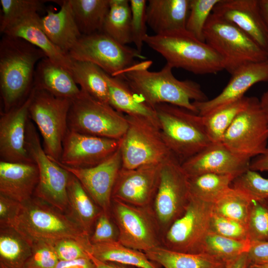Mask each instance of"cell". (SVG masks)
<instances>
[{"mask_svg":"<svg viewBox=\"0 0 268 268\" xmlns=\"http://www.w3.org/2000/svg\"><path fill=\"white\" fill-rule=\"evenodd\" d=\"M151 61L136 63L117 75H121L132 90L154 108L160 104L177 106L198 114L193 102L208 100L201 85L191 80H180L168 64L158 71L148 68Z\"/></svg>","mask_w":268,"mask_h":268,"instance_id":"6da1fadb","label":"cell"},{"mask_svg":"<svg viewBox=\"0 0 268 268\" xmlns=\"http://www.w3.org/2000/svg\"><path fill=\"white\" fill-rule=\"evenodd\" d=\"M44 53L19 37L3 34L0 42V89L4 112L23 101L34 85L36 67Z\"/></svg>","mask_w":268,"mask_h":268,"instance_id":"7a4b0ae2","label":"cell"},{"mask_svg":"<svg viewBox=\"0 0 268 268\" xmlns=\"http://www.w3.org/2000/svg\"><path fill=\"white\" fill-rule=\"evenodd\" d=\"M9 227L15 229L32 244L53 243L67 238L90 240L89 236L69 214L34 196L20 203Z\"/></svg>","mask_w":268,"mask_h":268,"instance_id":"3957f363","label":"cell"},{"mask_svg":"<svg viewBox=\"0 0 268 268\" xmlns=\"http://www.w3.org/2000/svg\"><path fill=\"white\" fill-rule=\"evenodd\" d=\"M144 43L160 54L173 68H181L196 74H215L225 69L219 55L205 42L186 30L147 34Z\"/></svg>","mask_w":268,"mask_h":268,"instance_id":"277c9868","label":"cell"},{"mask_svg":"<svg viewBox=\"0 0 268 268\" xmlns=\"http://www.w3.org/2000/svg\"><path fill=\"white\" fill-rule=\"evenodd\" d=\"M154 109L162 138L181 163L212 143L198 114L166 103L157 105Z\"/></svg>","mask_w":268,"mask_h":268,"instance_id":"5b68a950","label":"cell"},{"mask_svg":"<svg viewBox=\"0 0 268 268\" xmlns=\"http://www.w3.org/2000/svg\"><path fill=\"white\" fill-rule=\"evenodd\" d=\"M205 42L222 58L231 75L250 63L268 60V54L230 21L212 12L204 28Z\"/></svg>","mask_w":268,"mask_h":268,"instance_id":"8992f818","label":"cell"},{"mask_svg":"<svg viewBox=\"0 0 268 268\" xmlns=\"http://www.w3.org/2000/svg\"><path fill=\"white\" fill-rule=\"evenodd\" d=\"M67 127L69 131L84 134L121 139L128 123L126 115L81 90L71 100Z\"/></svg>","mask_w":268,"mask_h":268,"instance_id":"52a82bcc","label":"cell"},{"mask_svg":"<svg viewBox=\"0 0 268 268\" xmlns=\"http://www.w3.org/2000/svg\"><path fill=\"white\" fill-rule=\"evenodd\" d=\"M126 116L128 127L120 146L122 168L161 163L172 155L159 127L143 118Z\"/></svg>","mask_w":268,"mask_h":268,"instance_id":"ba28073f","label":"cell"},{"mask_svg":"<svg viewBox=\"0 0 268 268\" xmlns=\"http://www.w3.org/2000/svg\"><path fill=\"white\" fill-rule=\"evenodd\" d=\"M189 177L172 154L162 162L151 207L162 236L185 212L190 200Z\"/></svg>","mask_w":268,"mask_h":268,"instance_id":"9c48e42d","label":"cell"},{"mask_svg":"<svg viewBox=\"0 0 268 268\" xmlns=\"http://www.w3.org/2000/svg\"><path fill=\"white\" fill-rule=\"evenodd\" d=\"M26 148L38 169L39 180L34 197L67 213V185L70 173L46 153L36 128L29 120L26 131Z\"/></svg>","mask_w":268,"mask_h":268,"instance_id":"30bf717a","label":"cell"},{"mask_svg":"<svg viewBox=\"0 0 268 268\" xmlns=\"http://www.w3.org/2000/svg\"><path fill=\"white\" fill-rule=\"evenodd\" d=\"M71 100L56 97L33 87L29 118L35 123L43 139L46 153L60 161L63 143L68 131L67 118Z\"/></svg>","mask_w":268,"mask_h":268,"instance_id":"8fae6325","label":"cell"},{"mask_svg":"<svg viewBox=\"0 0 268 268\" xmlns=\"http://www.w3.org/2000/svg\"><path fill=\"white\" fill-rule=\"evenodd\" d=\"M111 214L123 245L143 252L162 246V234L151 206H137L112 199Z\"/></svg>","mask_w":268,"mask_h":268,"instance_id":"7c38bea8","label":"cell"},{"mask_svg":"<svg viewBox=\"0 0 268 268\" xmlns=\"http://www.w3.org/2000/svg\"><path fill=\"white\" fill-rule=\"evenodd\" d=\"M68 56L73 61L92 63L112 76L136 63L135 58L146 59L135 48L119 43L103 31L82 35Z\"/></svg>","mask_w":268,"mask_h":268,"instance_id":"4fadbf2b","label":"cell"},{"mask_svg":"<svg viewBox=\"0 0 268 268\" xmlns=\"http://www.w3.org/2000/svg\"><path fill=\"white\" fill-rule=\"evenodd\" d=\"M221 142L233 152L250 159L267 151L268 121L258 98L251 97L249 104L234 120Z\"/></svg>","mask_w":268,"mask_h":268,"instance_id":"5bb4252c","label":"cell"},{"mask_svg":"<svg viewBox=\"0 0 268 268\" xmlns=\"http://www.w3.org/2000/svg\"><path fill=\"white\" fill-rule=\"evenodd\" d=\"M212 213L213 203L191 196L185 212L163 234L162 246L179 252L202 253Z\"/></svg>","mask_w":268,"mask_h":268,"instance_id":"9a60e30c","label":"cell"},{"mask_svg":"<svg viewBox=\"0 0 268 268\" xmlns=\"http://www.w3.org/2000/svg\"><path fill=\"white\" fill-rule=\"evenodd\" d=\"M120 144L121 139L84 134L68 130L59 162L73 168L94 167L114 153Z\"/></svg>","mask_w":268,"mask_h":268,"instance_id":"2e32d148","label":"cell"},{"mask_svg":"<svg viewBox=\"0 0 268 268\" xmlns=\"http://www.w3.org/2000/svg\"><path fill=\"white\" fill-rule=\"evenodd\" d=\"M55 161L77 179L102 210L111 213L113 190L122 167L120 148L106 160L90 168L70 167Z\"/></svg>","mask_w":268,"mask_h":268,"instance_id":"e0dca14e","label":"cell"},{"mask_svg":"<svg viewBox=\"0 0 268 268\" xmlns=\"http://www.w3.org/2000/svg\"><path fill=\"white\" fill-rule=\"evenodd\" d=\"M162 163L134 169L121 168L112 192V199L141 207L151 206L160 178Z\"/></svg>","mask_w":268,"mask_h":268,"instance_id":"ac0fdd59","label":"cell"},{"mask_svg":"<svg viewBox=\"0 0 268 268\" xmlns=\"http://www.w3.org/2000/svg\"><path fill=\"white\" fill-rule=\"evenodd\" d=\"M33 88L21 103L3 113L0 118L1 161L9 162H34L26 148V131Z\"/></svg>","mask_w":268,"mask_h":268,"instance_id":"d6986e66","label":"cell"},{"mask_svg":"<svg viewBox=\"0 0 268 268\" xmlns=\"http://www.w3.org/2000/svg\"><path fill=\"white\" fill-rule=\"evenodd\" d=\"M251 160L233 152L222 142H212L181 165L188 177L210 173L236 178L250 169Z\"/></svg>","mask_w":268,"mask_h":268,"instance_id":"ffe728a7","label":"cell"},{"mask_svg":"<svg viewBox=\"0 0 268 268\" xmlns=\"http://www.w3.org/2000/svg\"><path fill=\"white\" fill-rule=\"evenodd\" d=\"M212 12L236 25L268 54V25L259 0H220Z\"/></svg>","mask_w":268,"mask_h":268,"instance_id":"44dd1931","label":"cell"},{"mask_svg":"<svg viewBox=\"0 0 268 268\" xmlns=\"http://www.w3.org/2000/svg\"><path fill=\"white\" fill-rule=\"evenodd\" d=\"M268 81V60L245 65L232 74L231 78L221 92L210 100L193 102L198 114L201 116L239 100L253 85Z\"/></svg>","mask_w":268,"mask_h":268,"instance_id":"7402d4cb","label":"cell"},{"mask_svg":"<svg viewBox=\"0 0 268 268\" xmlns=\"http://www.w3.org/2000/svg\"><path fill=\"white\" fill-rule=\"evenodd\" d=\"M38 180L35 162H0V195L23 203L34 196Z\"/></svg>","mask_w":268,"mask_h":268,"instance_id":"603a6c76","label":"cell"},{"mask_svg":"<svg viewBox=\"0 0 268 268\" xmlns=\"http://www.w3.org/2000/svg\"><path fill=\"white\" fill-rule=\"evenodd\" d=\"M60 9H47L41 17V27L51 42L65 53L74 46L82 36L75 22L70 0H58Z\"/></svg>","mask_w":268,"mask_h":268,"instance_id":"cb8c5ba5","label":"cell"},{"mask_svg":"<svg viewBox=\"0 0 268 268\" xmlns=\"http://www.w3.org/2000/svg\"><path fill=\"white\" fill-rule=\"evenodd\" d=\"M190 0H148L146 11L147 24L154 34L186 30Z\"/></svg>","mask_w":268,"mask_h":268,"instance_id":"d4e9b609","label":"cell"},{"mask_svg":"<svg viewBox=\"0 0 268 268\" xmlns=\"http://www.w3.org/2000/svg\"><path fill=\"white\" fill-rule=\"evenodd\" d=\"M40 18L38 13L30 14L6 29L3 34L25 40L70 72L73 61L49 39L41 27Z\"/></svg>","mask_w":268,"mask_h":268,"instance_id":"484cf974","label":"cell"},{"mask_svg":"<svg viewBox=\"0 0 268 268\" xmlns=\"http://www.w3.org/2000/svg\"><path fill=\"white\" fill-rule=\"evenodd\" d=\"M33 87L56 97L70 100L81 93L70 72L47 57L41 60L36 67Z\"/></svg>","mask_w":268,"mask_h":268,"instance_id":"4316f807","label":"cell"},{"mask_svg":"<svg viewBox=\"0 0 268 268\" xmlns=\"http://www.w3.org/2000/svg\"><path fill=\"white\" fill-rule=\"evenodd\" d=\"M106 76L110 105L126 115L147 119L160 128L155 109L135 93L121 75L107 73Z\"/></svg>","mask_w":268,"mask_h":268,"instance_id":"83f0119b","label":"cell"},{"mask_svg":"<svg viewBox=\"0 0 268 268\" xmlns=\"http://www.w3.org/2000/svg\"><path fill=\"white\" fill-rule=\"evenodd\" d=\"M67 196L68 214L90 237L102 209L94 202L77 179L70 173Z\"/></svg>","mask_w":268,"mask_h":268,"instance_id":"f1b7e54d","label":"cell"},{"mask_svg":"<svg viewBox=\"0 0 268 268\" xmlns=\"http://www.w3.org/2000/svg\"><path fill=\"white\" fill-rule=\"evenodd\" d=\"M152 261L164 268H224L226 264L205 253L189 254L163 246L144 252Z\"/></svg>","mask_w":268,"mask_h":268,"instance_id":"f546056e","label":"cell"},{"mask_svg":"<svg viewBox=\"0 0 268 268\" xmlns=\"http://www.w3.org/2000/svg\"><path fill=\"white\" fill-rule=\"evenodd\" d=\"M92 256L103 262L114 263L137 268H159L142 251L127 247L119 241L92 244Z\"/></svg>","mask_w":268,"mask_h":268,"instance_id":"4dcf8cb0","label":"cell"},{"mask_svg":"<svg viewBox=\"0 0 268 268\" xmlns=\"http://www.w3.org/2000/svg\"><path fill=\"white\" fill-rule=\"evenodd\" d=\"M72 61L70 73L80 89L93 98L109 104L106 72L92 63Z\"/></svg>","mask_w":268,"mask_h":268,"instance_id":"1f68e13d","label":"cell"},{"mask_svg":"<svg viewBox=\"0 0 268 268\" xmlns=\"http://www.w3.org/2000/svg\"><path fill=\"white\" fill-rule=\"evenodd\" d=\"M74 17L82 35L103 31L110 0H70Z\"/></svg>","mask_w":268,"mask_h":268,"instance_id":"d6a6232c","label":"cell"},{"mask_svg":"<svg viewBox=\"0 0 268 268\" xmlns=\"http://www.w3.org/2000/svg\"><path fill=\"white\" fill-rule=\"evenodd\" d=\"M32 244L11 227L0 231V268H23Z\"/></svg>","mask_w":268,"mask_h":268,"instance_id":"836d02e7","label":"cell"},{"mask_svg":"<svg viewBox=\"0 0 268 268\" xmlns=\"http://www.w3.org/2000/svg\"><path fill=\"white\" fill-rule=\"evenodd\" d=\"M250 100L251 97L245 96L201 116L206 132L212 142L222 141L227 130L237 116L247 107Z\"/></svg>","mask_w":268,"mask_h":268,"instance_id":"e575fe53","label":"cell"},{"mask_svg":"<svg viewBox=\"0 0 268 268\" xmlns=\"http://www.w3.org/2000/svg\"><path fill=\"white\" fill-rule=\"evenodd\" d=\"M188 177L190 195L212 203L231 187L235 178L230 175L210 173Z\"/></svg>","mask_w":268,"mask_h":268,"instance_id":"d590c367","label":"cell"},{"mask_svg":"<svg viewBox=\"0 0 268 268\" xmlns=\"http://www.w3.org/2000/svg\"><path fill=\"white\" fill-rule=\"evenodd\" d=\"M131 16L129 0H110L103 32L121 44L132 43Z\"/></svg>","mask_w":268,"mask_h":268,"instance_id":"8d00e7d4","label":"cell"},{"mask_svg":"<svg viewBox=\"0 0 268 268\" xmlns=\"http://www.w3.org/2000/svg\"><path fill=\"white\" fill-rule=\"evenodd\" d=\"M252 201L244 192L231 187L213 203V212L247 225Z\"/></svg>","mask_w":268,"mask_h":268,"instance_id":"74e56055","label":"cell"},{"mask_svg":"<svg viewBox=\"0 0 268 268\" xmlns=\"http://www.w3.org/2000/svg\"><path fill=\"white\" fill-rule=\"evenodd\" d=\"M251 241L224 237L209 231L204 240L202 253H205L227 264L247 253Z\"/></svg>","mask_w":268,"mask_h":268,"instance_id":"f35d334b","label":"cell"},{"mask_svg":"<svg viewBox=\"0 0 268 268\" xmlns=\"http://www.w3.org/2000/svg\"><path fill=\"white\" fill-rule=\"evenodd\" d=\"M47 1L41 0H0L2 14L0 31H4L28 15L38 13Z\"/></svg>","mask_w":268,"mask_h":268,"instance_id":"ab89813d","label":"cell"},{"mask_svg":"<svg viewBox=\"0 0 268 268\" xmlns=\"http://www.w3.org/2000/svg\"><path fill=\"white\" fill-rule=\"evenodd\" d=\"M219 0H190L186 30L199 40L205 42L203 34L205 25Z\"/></svg>","mask_w":268,"mask_h":268,"instance_id":"60d3db41","label":"cell"},{"mask_svg":"<svg viewBox=\"0 0 268 268\" xmlns=\"http://www.w3.org/2000/svg\"><path fill=\"white\" fill-rule=\"evenodd\" d=\"M231 187L238 189L259 201L268 200V178L249 169L233 181Z\"/></svg>","mask_w":268,"mask_h":268,"instance_id":"b9f144b4","label":"cell"},{"mask_svg":"<svg viewBox=\"0 0 268 268\" xmlns=\"http://www.w3.org/2000/svg\"><path fill=\"white\" fill-rule=\"evenodd\" d=\"M247 227L251 242L268 241V207L264 201L253 200Z\"/></svg>","mask_w":268,"mask_h":268,"instance_id":"7bdbcfd3","label":"cell"},{"mask_svg":"<svg viewBox=\"0 0 268 268\" xmlns=\"http://www.w3.org/2000/svg\"><path fill=\"white\" fill-rule=\"evenodd\" d=\"M131 9V34L135 49L141 53L144 40L147 34L146 7L145 0H130Z\"/></svg>","mask_w":268,"mask_h":268,"instance_id":"ee69618b","label":"cell"},{"mask_svg":"<svg viewBox=\"0 0 268 268\" xmlns=\"http://www.w3.org/2000/svg\"><path fill=\"white\" fill-rule=\"evenodd\" d=\"M210 231L234 239L249 240L246 225L213 212L210 220Z\"/></svg>","mask_w":268,"mask_h":268,"instance_id":"f6af8a7d","label":"cell"},{"mask_svg":"<svg viewBox=\"0 0 268 268\" xmlns=\"http://www.w3.org/2000/svg\"><path fill=\"white\" fill-rule=\"evenodd\" d=\"M59 261L53 243L38 242L32 244L23 268H55Z\"/></svg>","mask_w":268,"mask_h":268,"instance_id":"bcb514c9","label":"cell"},{"mask_svg":"<svg viewBox=\"0 0 268 268\" xmlns=\"http://www.w3.org/2000/svg\"><path fill=\"white\" fill-rule=\"evenodd\" d=\"M59 261H70L89 257L91 245L90 240L79 241L74 239H63L53 243Z\"/></svg>","mask_w":268,"mask_h":268,"instance_id":"7dc6e473","label":"cell"},{"mask_svg":"<svg viewBox=\"0 0 268 268\" xmlns=\"http://www.w3.org/2000/svg\"><path fill=\"white\" fill-rule=\"evenodd\" d=\"M119 236V230L111 214L102 210L90 236L91 243L97 244L118 241Z\"/></svg>","mask_w":268,"mask_h":268,"instance_id":"c3c4849f","label":"cell"},{"mask_svg":"<svg viewBox=\"0 0 268 268\" xmlns=\"http://www.w3.org/2000/svg\"><path fill=\"white\" fill-rule=\"evenodd\" d=\"M20 202L0 195V228L9 227L19 210Z\"/></svg>","mask_w":268,"mask_h":268,"instance_id":"681fc988","label":"cell"},{"mask_svg":"<svg viewBox=\"0 0 268 268\" xmlns=\"http://www.w3.org/2000/svg\"><path fill=\"white\" fill-rule=\"evenodd\" d=\"M247 256L250 264L260 265L268 263V241L251 242Z\"/></svg>","mask_w":268,"mask_h":268,"instance_id":"f907efd6","label":"cell"},{"mask_svg":"<svg viewBox=\"0 0 268 268\" xmlns=\"http://www.w3.org/2000/svg\"><path fill=\"white\" fill-rule=\"evenodd\" d=\"M55 268H96V267L93 261L89 257L70 261H59Z\"/></svg>","mask_w":268,"mask_h":268,"instance_id":"816d5d0a","label":"cell"},{"mask_svg":"<svg viewBox=\"0 0 268 268\" xmlns=\"http://www.w3.org/2000/svg\"><path fill=\"white\" fill-rule=\"evenodd\" d=\"M250 169L257 172L268 171V147L265 153L251 160Z\"/></svg>","mask_w":268,"mask_h":268,"instance_id":"f5cc1de1","label":"cell"},{"mask_svg":"<svg viewBox=\"0 0 268 268\" xmlns=\"http://www.w3.org/2000/svg\"><path fill=\"white\" fill-rule=\"evenodd\" d=\"M249 264L247 253H246L226 264L224 268H247Z\"/></svg>","mask_w":268,"mask_h":268,"instance_id":"db71d44e","label":"cell"},{"mask_svg":"<svg viewBox=\"0 0 268 268\" xmlns=\"http://www.w3.org/2000/svg\"><path fill=\"white\" fill-rule=\"evenodd\" d=\"M89 256L94 263L96 268H130L129 266L114 263L103 262L100 261L94 258L90 253L89 254Z\"/></svg>","mask_w":268,"mask_h":268,"instance_id":"11a10c76","label":"cell"},{"mask_svg":"<svg viewBox=\"0 0 268 268\" xmlns=\"http://www.w3.org/2000/svg\"><path fill=\"white\" fill-rule=\"evenodd\" d=\"M262 15L268 25V0H259Z\"/></svg>","mask_w":268,"mask_h":268,"instance_id":"9f6ffc18","label":"cell"},{"mask_svg":"<svg viewBox=\"0 0 268 268\" xmlns=\"http://www.w3.org/2000/svg\"><path fill=\"white\" fill-rule=\"evenodd\" d=\"M261 106L265 112L268 121V91L265 92L260 99Z\"/></svg>","mask_w":268,"mask_h":268,"instance_id":"6f0895ef","label":"cell"},{"mask_svg":"<svg viewBox=\"0 0 268 268\" xmlns=\"http://www.w3.org/2000/svg\"><path fill=\"white\" fill-rule=\"evenodd\" d=\"M247 268H261L255 265L249 264Z\"/></svg>","mask_w":268,"mask_h":268,"instance_id":"680465c9","label":"cell"},{"mask_svg":"<svg viewBox=\"0 0 268 268\" xmlns=\"http://www.w3.org/2000/svg\"><path fill=\"white\" fill-rule=\"evenodd\" d=\"M257 266L260 267L261 268H268V263L263 264V265H257Z\"/></svg>","mask_w":268,"mask_h":268,"instance_id":"91938a15","label":"cell"},{"mask_svg":"<svg viewBox=\"0 0 268 268\" xmlns=\"http://www.w3.org/2000/svg\"><path fill=\"white\" fill-rule=\"evenodd\" d=\"M263 201H264L267 205L268 207V200Z\"/></svg>","mask_w":268,"mask_h":268,"instance_id":"94428289","label":"cell"}]
</instances>
